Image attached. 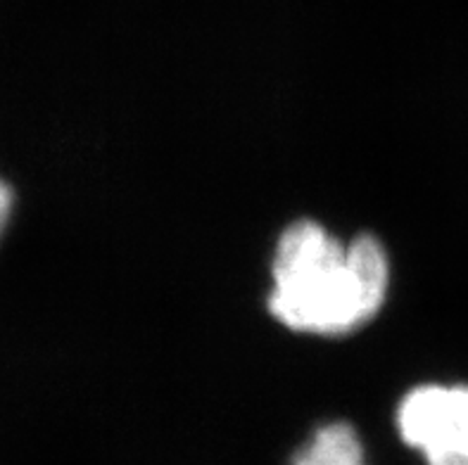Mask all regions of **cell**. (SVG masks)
<instances>
[{
  "mask_svg": "<svg viewBox=\"0 0 468 465\" xmlns=\"http://www.w3.org/2000/svg\"><path fill=\"white\" fill-rule=\"evenodd\" d=\"M390 290V257L371 233L350 242L300 218L279 236L267 307L292 333L345 337L371 323Z\"/></svg>",
  "mask_w": 468,
  "mask_h": 465,
  "instance_id": "1",
  "label": "cell"
},
{
  "mask_svg": "<svg viewBox=\"0 0 468 465\" xmlns=\"http://www.w3.org/2000/svg\"><path fill=\"white\" fill-rule=\"evenodd\" d=\"M398 430L428 465H468V385H419L407 392Z\"/></svg>",
  "mask_w": 468,
  "mask_h": 465,
  "instance_id": "2",
  "label": "cell"
},
{
  "mask_svg": "<svg viewBox=\"0 0 468 465\" xmlns=\"http://www.w3.org/2000/svg\"><path fill=\"white\" fill-rule=\"evenodd\" d=\"M291 465H367L362 439L350 423L335 420L312 435Z\"/></svg>",
  "mask_w": 468,
  "mask_h": 465,
  "instance_id": "3",
  "label": "cell"
},
{
  "mask_svg": "<svg viewBox=\"0 0 468 465\" xmlns=\"http://www.w3.org/2000/svg\"><path fill=\"white\" fill-rule=\"evenodd\" d=\"M12 206H15V193H12L5 181H0V236H3L7 221H10Z\"/></svg>",
  "mask_w": 468,
  "mask_h": 465,
  "instance_id": "4",
  "label": "cell"
}]
</instances>
